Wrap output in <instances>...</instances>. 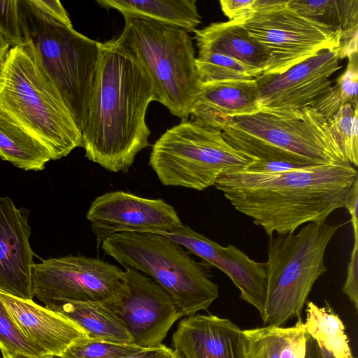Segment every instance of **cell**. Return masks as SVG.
I'll return each instance as SVG.
<instances>
[{
    "label": "cell",
    "mask_w": 358,
    "mask_h": 358,
    "mask_svg": "<svg viewBox=\"0 0 358 358\" xmlns=\"http://www.w3.org/2000/svg\"><path fill=\"white\" fill-rule=\"evenodd\" d=\"M98 58L83 134L85 157L107 171L128 172L149 145L145 116L156 101L152 81L120 38L98 42Z\"/></svg>",
    "instance_id": "cell-1"
},
{
    "label": "cell",
    "mask_w": 358,
    "mask_h": 358,
    "mask_svg": "<svg viewBox=\"0 0 358 358\" xmlns=\"http://www.w3.org/2000/svg\"><path fill=\"white\" fill-rule=\"evenodd\" d=\"M357 180V169L346 163L278 173L239 169L221 175L214 186L237 211L271 236L294 233L306 223L324 222L334 210L344 208Z\"/></svg>",
    "instance_id": "cell-2"
},
{
    "label": "cell",
    "mask_w": 358,
    "mask_h": 358,
    "mask_svg": "<svg viewBox=\"0 0 358 358\" xmlns=\"http://www.w3.org/2000/svg\"><path fill=\"white\" fill-rule=\"evenodd\" d=\"M216 129L234 149L253 160L302 166L349 164L327 120L310 106L259 108L227 117Z\"/></svg>",
    "instance_id": "cell-3"
},
{
    "label": "cell",
    "mask_w": 358,
    "mask_h": 358,
    "mask_svg": "<svg viewBox=\"0 0 358 358\" xmlns=\"http://www.w3.org/2000/svg\"><path fill=\"white\" fill-rule=\"evenodd\" d=\"M0 112L45 146L52 160L83 147L82 131L29 41L0 68Z\"/></svg>",
    "instance_id": "cell-4"
},
{
    "label": "cell",
    "mask_w": 358,
    "mask_h": 358,
    "mask_svg": "<svg viewBox=\"0 0 358 358\" xmlns=\"http://www.w3.org/2000/svg\"><path fill=\"white\" fill-rule=\"evenodd\" d=\"M104 253L124 268L144 273L172 297L182 317L207 310L219 296L210 265L167 236L151 232H121L101 243Z\"/></svg>",
    "instance_id": "cell-5"
},
{
    "label": "cell",
    "mask_w": 358,
    "mask_h": 358,
    "mask_svg": "<svg viewBox=\"0 0 358 358\" xmlns=\"http://www.w3.org/2000/svg\"><path fill=\"white\" fill-rule=\"evenodd\" d=\"M24 43L29 41L81 131L98 58V41L17 0Z\"/></svg>",
    "instance_id": "cell-6"
},
{
    "label": "cell",
    "mask_w": 358,
    "mask_h": 358,
    "mask_svg": "<svg viewBox=\"0 0 358 358\" xmlns=\"http://www.w3.org/2000/svg\"><path fill=\"white\" fill-rule=\"evenodd\" d=\"M342 225L310 222L298 233L269 236L261 316L265 324L281 327L301 317L312 287L327 270L324 262L326 249Z\"/></svg>",
    "instance_id": "cell-7"
},
{
    "label": "cell",
    "mask_w": 358,
    "mask_h": 358,
    "mask_svg": "<svg viewBox=\"0 0 358 358\" xmlns=\"http://www.w3.org/2000/svg\"><path fill=\"white\" fill-rule=\"evenodd\" d=\"M124 18L119 37L150 77L156 101L182 121L187 120L199 86L192 38L171 24L131 16Z\"/></svg>",
    "instance_id": "cell-8"
},
{
    "label": "cell",
    "mask_w": 358,
    "mask_h": 358,
    "mask_svg": "<svg viewBox=\"0 0 358 358\" xmlns=\"http://www.w3.org/2000/svg\"><path fill=\"white\" fill-rule=\"evenodd\" d=\"M252 161L234 149L220 131L185 120L155 143L149 164L162 185L202 191L223 173L245 169Z\"/></svg>",
    "instance_id": "cell-9"
},
{
    "label": "cell",
    "mask_w": 358,
    "mask_h": 358,
    "mask_svg": "<svg viewBox=\"0 0 358 358\" xmlns=\"http://www.w3.org/2000/svg\"><path fill=\"white\" fill-rule=\"evenodd\" d=\"M290 0H255V12L243 22L264 50L262 76L281 74L317 53L340 47L342 31L306 17L291 8Z\"/></svg>",
    "instance_id": "cell-10"
},
{
    "label": "cell",
    "mask_w": 358,
    "mask_h": 358,
    "mask_svg": "<svg viewBox=\"0 0 358 358\" xmlns=\"http://www.w3.org/2000/svg\"><path fill=\"white\" fill-rule=\"evenodd\" d=\"M126 272L97 258L64 256L32 266L34 296L45 305L67 301H103L124 283Z\"/></svg>",
    "instance_id": "cell-11"
},
{
    "label": "cell",
    "mask_w": 358,
    "mask_h": 358,
    "mask_svg": "<svg viewBox=\"0 0 358 358\" xmlns=\"http://www.w3.org/2000/svg\"><path fill=\"white\" fill-rule=\"evenodd\" d=\"M125 272L123 285L102 303L122 322L134 345L159 346L182 315L170 294L152 279L131 268Z\"/></svg>",
    "instance_id": "cell-12"
},
{
    "label": "cell",
    "mask_w": 358,
    "mask_h": 358,
    "mask_svg": "<svg viewBox=\"0 0 358 358\" xmlns=\"http://www.w3.org/2000/svg\"><path fill=\"white\" fill-rule=\"evenodd\" d=\"M86 217L97 245L117 233H171L181 227L175 208L161 199H148L123 191H113L96 197Z\"/></svg>",
    "instance_id": "cell-13"
},
{
    "label": "cell",
    "mask_w": 358,
    "mask_h": 358,
    "mask_svg": "<svg viewBox=\"0 0 358 358\" xmlns=\"http://www.w3.org/2000/svg\"><path fill=\"white\" fill-rule=\"evenodd\" d=\"M341 59L338 48L320 52L283 73L257 77L259 108L309 106L331 86L329 78L341 68Z\"/></svg>",
    "instance_id": "cell-14"
},
{
    "label": "cell",
    "mask_w": 358,
    "mask_h": 358,
    "mask_svg": "<svg viewBox=\"0 0 358 358\" xmlns=\"http://www.w3.org/2000/svg\"><path fill=\"white\" fill-rule=\"evenodd\" d=\"M164 235L227 274L240 290V297L262 315L266 289L265 262L250 259L233 245L222 246L189 226L182 225Z\"/></svg>",
    "instance_id": "cell-15"
},
{
    "label": "cell",
    "mask_w": 358,
    "mask_h": 358,
    "mask_svg": "<svg viewBox=\"0 0 358 358\" xmlns=\"http://www.w3.org/2000/svg\"><path fill=\"white\" fill-rule=\"evenodd\" d=\"M28 213L9 197H0V292L23 300L34 296Z\"/></svg>",
    "instance_id": "cell-16"
},
{
    "label": "cell",
    "mask_w": 358,
    "mask_h": 358,
    "mask_svg": "<svg viewBox=\"0 0 358 358\" xmlns=\"http://www.w3.org/2000/svg\"><path fill=\"white\" fill-rule=\"evenodd\" d=\"M172 345L183 358H248L243 330L213 315L195 314L181 320Z\"/></svg>",
    "instance_id": "cell-17"
},
{
    "label": "cell",
    "mask_w": 358,
    "mask_h": 358,
    "mask_svg": "<svg viewBox=\"0 0 358 358\" xmlns=\"http://www.w3.org/2000/svg\"><path fill=\"white\" fill-rule=\"evenodd\" d=\"M0 299L24 335L46 356L60 357L73 344L88 338L75 322L33 300L1 292Z\"/></svg>",
    "instance_id": "cell-18"
},
{
    "label": "cell",
    "mask_w": 358,
    "mask_h": 358,
    "mask_svg": "<svg viewBox=\"0 0 358 358\" xmlns=\"http://www.w3.org/2000/svg\"><path fill=\"white\" fill-rule=\"evenodd\" d=\"M259 99L256 79L199 83L189 117L200 125L216 129L227 117L258 110Z\"/></svg>",
    "instance_id": "cell-19"
},
{
    "label": "cell",
    "mask_w": 358,
    "mask_h": 358,
    "mask_svg": "<svg viewBox=\"0 0 358 358\" xmlns=\"http://www.w3.org/2000/svg\"><path fill=\"white\" fill-rule=\"evenodd\" d=\"M243 21L213 22L194 31L198 52H215L231 57L257 71L264 72L268 58L262 47L253 39Z\"/></svg>",
    "instance_id": "cell-20"
},
{
    "label": "cell",
    "mask_w": 358,
    "mask_h": 358,
    "mask_svg": "<svg viewBox=\"0 0 358 358\" xmlns=\"http://www.w3.org/2000/svg\"><path fill=\"white\" fill-rule=\"evenodd\" d=\"M82 328L90 339L133 344L127 328L102 301H67L45 305Z\"/></svg>",
    "instance_id": "cell-21"
},
{
    "label": "cell",
    "mask_w": 358,
    "mask_h": 358,
    "mask_svg": "<svg viewBox=\"0 0 358 358\" xmlns=\"http://www.w3.org/2000/svg\"><path fill=\"white\" fill-rule=\"evenodd\" d=\"M299 14L342 31V59L357 53L358 0H290Z\"/></svg>",
    "instance_id": "cell-22"
},
{
    "label": "cell",
    "mask_w": 358,
    "mask_h": 358,
    "mask_svg": "<svg viewBox=\"0 0 358 358\" xmlns=\"http://www.w3.org/2000/svg\"><path fill=\"white\" fill-rule=\"evenodd\" d=\"M101 8L115 9L123 16L150 19L194 32L201 22L195 0H97Z\"/></svg>",
    "instance_id": "cell-23"
},
{
    "label": "cell",
    "mask_w": 358,
    "mask_h": 358,
    "mask_svg": "<svg viewBox=\"0 0 358 358\" xmlns=\"http://www.w3.org/2000/svg\"><path fill=\"white\" fill-rule=\"evenodd\" d=\"M248 358H305L308 334L301 317L290 327L267 325L243 330Z\"/></svg>",
    "instance_id": "cell-24"
},
{
    "label": "cell",
    "mask_w": 358,
    "mask_h": 358,
    "mask_svg": "<svg viewBox=\"0 0 358 358\" xmlns=\"http://www.w3.org/2000/svg\"><path fill=\"white\" fill-rule=\"evenodd\" d=\"M0 158L25 171H42L49 150L0 112Z\"/></svg>",
    "instance_id": "cell-25"
},
{
    "label": "cell",
    "mask_w": 358,
    "mask_h": 358,
    "mask_svg": "<svg viewBox=\"0 0 358 358\" xmlns=\"http://www.w3.org/2000/svg\"><path fill=\"white\" fill-rule=\"evenodd\" d=\"M320 307L312 301L307 303L303 322L307 334L334 358H354L344 324L326 301Z\"/></svg>",
    "instance_id": "cell-26"
},
{
    "label": "cell",
    "mask_w": 358,
    "mask_h": 358,
    "mask_svg": "<svg viewBox=\"0 0 358 358\" xmlns=\"http://www.w3.org/2000/svg\"><path fill=\"white\" fill-rule=\"evenodd\" d=\"M358 60L357 54L348 57L347 68L336 79V84L316 97L309 105L327 120L343 106L358 105Z\"/></svg>",
    "instance_id": "cell-27"
},
{
    "label": "cell",
    "mask_w": 358,
    "mask_h": 358,
    "mask_svg": "<svg viewBox=\"0 0 358 358\" xmlns=\"http://www.w3.org/2000/svg\"><path fill=\"white\" fill-rule=\"evenodd\" d=\"M199 83L255 79L260 74L241 62L215 52H198L195 60Z\"/></svg>",
    "instance_id": "cell-28"
},
{
    "label": "cell",
    "mask_w": 358,
    "mask_h": 358,
    "mask_svg": "<svg viewBox=\"0 0 358 358\" xmlns=\"http://www.w3.org/2000/svg\"><path fill=\"white\" fill-rule=\"evenodd\" d=\"M358 105L346 103L327 120L329 129L346 161L358 165Z\"/></svg>",
    "instance_id": "cell-29"
},
{
    "label": "cell",
    "mask_w": 358,
    "mask_h": 358,
    "mask_svg": "<svg viewBox=\"0 0 358 358\" xmlns=\"http://www.w3.org/2000/svg\"><path fill=\"white\" fill-rule=\"evenodd\" d=\"M0 350L3 357L43 358L46 356L24 335L1 299Z\"/></svg>",
    "instance_id": "cell-30"
},
{
    "label": "cell",
    "mask_w": 358,
    "mask_h": 358,
    "mask_svg": "<svg viewBox=\"0 0 358 358\" xmlns=\"http://www.w3.org/2000/svg\"><path fill=\"white\" fill-rule=\"evenodd\" d=\"M146 348L85 338L70 346L59 358H127Z\"/></svg>",
    "instance_id": "cell-31"
},
{
    "label": "cell",
    "mask_w": 358,
    "mask_h": 358,
    "mask_svg": "<svg viewBox=\"0 0 358 358\" xmlns=\"http://www.w3.org/2000/svg\"><path fill=\"white\" fill-rule=\"evenodd\" d=\"M0 31L10 48L24 43L17 0H0Z\"/></svg>",
    "instance_id": "cell-32"
},
{
    "label": "cell",
    "mask_w": 358,
    "mask_h": 358,
    "mask_svg": "<svg viewBox=\"0 0 358 358\" xmlns=\"http://www.w3.org/2000/svg\"><path fill=\"white\" fill-rule=\"evenodd\" d=\"M343 292L358 308V236H354V244L348 264L347 275L343 287Z\"/></svg>",
    "instance_id": "cell-33"
},
{
    "label": "cell",
    "mask_w": 358,
    "mask_h": 358,
    "mask_svg": "<svg viewBox=\"0 0 358 358\" xmlns=\"http://www.w3.org/2000/svg\"><path fill=\"white\" fill-rule=\"evenodd\" d=\"M220 4L229 20L245 21L255 12V0H222Z\"/></svg>",
    "instance_id": "cell-34"
},
{
    "label": "cell",
    "mask_w": 358,
    "mask_h": 358,
    "mask_svg": "<svg viewBox=\"0 0 358 358\" xmlns=\"http://www.w3.org/2000/svg\"><path fill=\"white\" fill-rule=\"evenodd\" d=\"M31 3L41 13L66 26L73 27L69 15L57 0H31Z\"/></svg>",
    "instance_id": "cell-35"
},
{
    "label": "cell",
    "mask_w": 358,
    "mask_h": 358,
    "mask_svg": "<svg viewBox=\"0 0 358 358\" xmlns=\"http://www.w3.org/2000/svg\"><path fill=\"white\" fill-rule=\"evenodd\" d=\"M305 166L280 161L253 160L245 169L257 173H278Z\"/></svg>",
    "instance_id": "cell-36"
},
{
    "label": "cell",
    "mask_w": 358,
    "mask_h": 358,
    "mask_svg": "<svg viewBox=\"0 0 358 358\" xmlns=\"http://www.w3.org/2000/svg\"><path fill=\"white\" fill-rule=\"evenodd\" d=\"M357 205H358V180L354 182L345 198V206L350 215L352 222L353 234L358 236V220H357Z\"/></svg>",
    "instance_id": "cell-37"
},
{
    "label": "cell",
    "mask_w": 358,
    "mask_h": 358,
    "mask_svg": "<svg viewBox=\"0 0 358 358\" xmlns=\"http://www.w3.org/2000/svg\"><path fill=\"white\" fill-rule=\"evenodd\" d=\"M177 356L178 352L173 348L161 344L155 348L144 349L127 358H177Z\"/></svg>",
    "instance_id": "cell-38"
},
{
    "label": "cell",
    "mask_w": 358,
    "mask_h": 358,
    "mask_svg": "<svg viewBox=\"0 0 358 358\" xmlns=\"http://www.w3.org/2000/svg\"><path fill=\"white\" fill-rule=\"evenodd\" d=\"M305 358H325L321 348L310 336L308 335L307 350Z\"/></svg>",
    "instance_id": "cell-39"
},
{
    "label": "cell",
    "mask_w": 358,
    "mask_h": 358,
    "mask_svg": "<svg viewBox=\"0 0 358 358\" xmlns=\"http://www.w3.org/2000/svg\"><path fill=\"white\" fill-rule=\"evenodd\" d=\"M10 48L8 41L0 31V68Z\"/></svg>",
    "instance_id": "cell-40"
},
{
    "label": "cell",
    "mask_w": 358,
    "mask_h": 358,
    "mask_svg": "<svg viewBox=\"0 0 358 358\" xmlns=\"http://www.w3.org/2000/svg\"><path fill=\"white\" fill-rule=\"evenodd\" d=\"M321 350H322L323 355L325 358H334L333 356L329 352H327L325 349L321 348ZM354 358H355V357H354Z\"/></svg>",
    "instance_id": "cell-41"
},
{
    "label": "cell",
    "mask_w": 358,
    "mask_h": 358,
    "mask_svg": "<svg viewBox=\"0 0 358 358\" xmlns=\"http://www.w3.org/2000/svg\"><path fill=\"white\" fill-rule=\"evenodd\" d=\"M3 358H24V357H3ZM43 358H59V357H52V356H45Z\"/></svg>",
    "instance_id": "cell-42"
},
{
    "label": "cell",
    "mask_w": 358,
    "mask_h": 358,
    "mask_svg": "<svg viewBox=\"0 0 358 358\" xmlns=\"http://www.w3.org/2000/svg\"><path fill=\"white\" fill-rule=\"evenodd\" d=\"M177 358H183V357L178 352Z\"/></svg>",
    "instance_id": "cell-43"
},
{
    "label": "cell",
    "mask_w": 358,
    "mask_h": 358,
    "mask_svg": "<svg viewBox=\"0 0 358 358\" xmlns=\"http://www.w3.org/2000/svg\"><path fill=\"white\" fill-rule=\"evenodd\" d=\"M3 358V357H2Z\"/></svg>",
    "instance_id": "cell-44"
}]
</instances>
